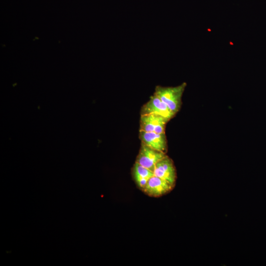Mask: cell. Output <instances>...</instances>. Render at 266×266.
Listing matches in <instances>:
<instances>
[{
  "label": "cell",
  "instance_id": "1",
  "mask_svg": "<svg viewBox=\"0 0 266 266\" xmlns=\"http://www.w3.org/2000/svg\"><path fill=\"white\" fill-rule=\"evenodd\" d=\"M186 82L175 87L156 86L154 93L176 115L182 104V97L185 88Z\"/></svg>",
  "mask_w": 266,
  "mask_h": 266
},
{
  "label": "cell",
  "instance_id": "2",
  "mask_svg": "<svg viewBox=\"0 0 266 266\" xmlns=\"http://www.w3.org/2000/svg\"><path fill=\"white\" fill-rule=\"evenodd\" d=\"M166 156V153L154 149L141 142L135 162L153 171L156 164Z\"/></svg>",
  "mask_w": 266,
  "mask_h": 266
},
{
  "label": "cell",
  "instance_id": "3",
  "mask_svg": "<svg viewBox=\"0 0 266 266\" xmlns=\"http://www.w3.org/2000/svg\"><path fill=\"white\" fill-rule=\"evenodd\" d=\"M168 121L166 118L157 114L140 115L139 131L164 133L166 124Z\"/></svg>",
  "mask_w": 266,
  "mask_h": 266
},
{
  "label": "cell",
  "instance_id": "4",
  "mask_svg": "<svg viewBox=\"0 0 266 266\" xmlns=\"http://www.w3.org/2000/svg\"><path fill=\"white\" fill-rule=\"evenodd\" d=\"M153 172L154 175L165 180L174 187L177 179L176 170L173 161L168 156L156 164Z\"/></svg>",
  "mask_w": 266,
  "mask_h": 266
},
{
  "label": "cell",
  "instance_id": "5",
  "mask_svg": "<svg viewBox=\"0 0 266 266\" xmlns=\"http://www.w3.org/2000/svg\"><path fill=\"white\" fill-rule=\"evenodd\" d=\"M154 113L160 115L169 121L175 114L157 96L153 94L141 108L140 115Z\"/></svg>",
  "mask_w": 266,
  "mask_h": 266
},
{
  "label": "cell",
  "instance_id": "6",
  "mask_svg": "<svg viewBox=\"0 0 266 266\" xmlns=\"http://www.w3.org/2000/svg\"><path fill=\"white\" fill-rule=\"evenodd\" d=\"M139 137L141 142L147 146L166 153L168 146L165 133H160L139 131Z\"/></svg>",
  "mask_w": 266,
  "mask_h": 266
},
{
  "label": "cell",
  "instance_id": "7",
  "mask_svg": "<svg viewBox=\"0 0 266 266\" xmlns=\"http://www.w3.org/2000/svg\"><path fill=\"white\" fill-rule=\"evenodd\" d=\"M173 188L165 180L154 175L149 179L142 191L149 197L158 198L168 193Z\"/></svg>",
  "mask_w": 266,
  "mask_h": 266
},
{
  "label": "cell",
  "instance_id": "8",
  "mask_svg": "<svg viewBox=\"0 0 266 266\" xmlns=\"http://www.w3.org/2000/svg\"><path fill=\"white\" fill-rule=\"evenodd\" d=\"M133 178L137 187L142 191L149 179L154 175V172L135 163L132 170Z\"/></svg>",
  "mask_w": 266,
  "mask_h": 266
}]
</instances>
